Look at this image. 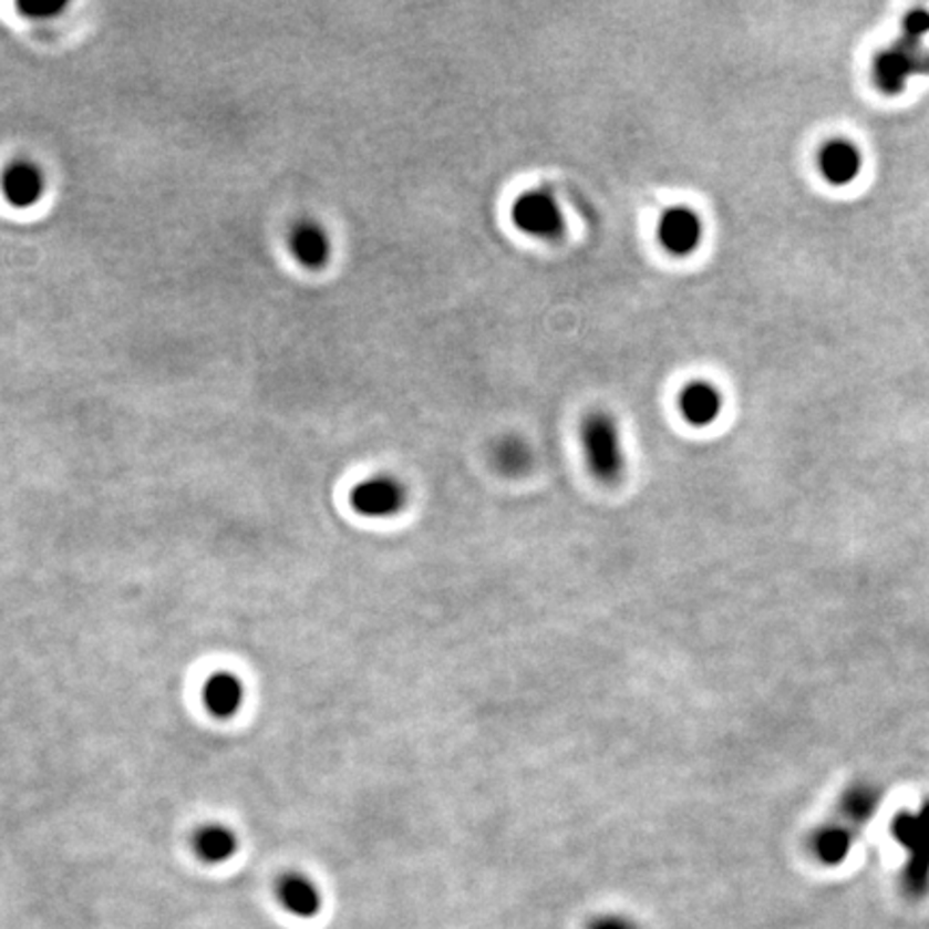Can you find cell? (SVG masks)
<instances>
[{"mask_svg": "<svg viewBox=\"0 0 929 929\" xmlns=\"http://www.w3.org/2000/svg\"><path fill=\"white\" fill-rule=\"evenodd\" d=\"M0 192L11 207L29 209L38 205L45 192L43 171L31 159H16L2 171Z\"/></svg>", "mask_w": 929, "mask_h": 929, "instance_id": "obj_8", "label": "cell"}, {"mask_svg": "<svg viewBox=\"0 0 929 929\" xmlns=\"http://www.w3.org/2000/svg\"><path fill=\"white\" fill-rule=\"evenodd\" d=\"M510 220L523 235L540 241H558L566 233V216L556 194L543 187L527 189L515 198Z\"/></svg>", "mask_w": 929, "mask_h": 929, "instance_id": "obj_3", "label": "cell"}, {"mask_svg": "<svg viewBox=\"0 0 929 929\" xmlns=\"http://www.w3.org/2000/svg\"><path fill=\"white\" fill-rule=\"evenodd\" d=\"M203 708L218 721L237 716L246 702L244 680L228 670L214 671L200 687Z\"/></svg>", "mask_w": 929, "mask_h": 929, "instance_id": "obj_7", "label": "cell"}, {"mask_svg": "<svg viewBox=\"0 0 929 929\" xmlns=\"http://www.w3.org/2000/svg\"><path fill=\"white\" fill-rule=\"evenodd\" d=\"M192 850L205 865H224L237 855L239 837L223 822H207L192 833Z\"/></svg>", "mask_w": 929, "mask_h": 929, "instance_id": "obj_14", "label": "cell"}, {"mask_svg": "<svg viewBox=\"0 0 929 929\" xmlns=\"http://www.w3.org/2000/svg\"><path fill=\"white\" fill-rule=\"evenodd\" d=\"M819 177L833 187H848L863 175V151L850 138H830L816 157Z\"/></svg>", "mask_w": 929, "mask_h": 929, "instance_id": "obj_6", "label": "cell"}, {"mask_svg": "<svg viewBox=\"0 0 929 929\" xmlns=\"http://www.w3.org/2000/svg\"><path fill=\"white\" fill-rule=\"evenodd\" d=\"M351 508L364 519H392L410 504V491L390 474H372L351 488Z\"/></svg>", "mask_w": 929, "mask_h": 929, "instance_id": "obj_4", "label": "cell"}, {"mask_svg": "<svg viewBox=\"0 0 929 929\" xmlns=\"http://www.w3.org/2000/svg\"><path fill=\"white\" fill-rule=\"evenodd\" d=\"M488 458L504 478H523L534 467V447L520 435H502L491 444Z\"/></svg>", "mask_w": 929, "mask_h": 929, "instance_id": "obj_15", "label": "cell"}, {"mask_svg": "<svg viewBox=\"0 0 929 929\" xmlns=\"http://www.w3.org/2000/svg\"><path fill=\"white\" fill-rule=\"evenodd\" d=\"M855 828L842 819L818 824L807 837V850L822 867H839L855 848Z\"/></svg>", "mask_w": 929, "mask_h": 929, "instance_id": "obj_10", "label": "cell"}, {"mask_svg": "<svg viewBox=\"0 0 929 929\" xmlns=\"http://www.w3.org/2000/svg\"><path fill=\"white\" fill-rule=\"evenodd\" d=\"M704 233L706 226L702 216L689 205H671L657 223V239L661 248L675 259L695 255L704 241Z\"/></svg>", "mask_w": 929, "mask_h": 929, "instance_id": "obj_5", "label": "cell"}, {"mask_svg": "<svg viewBox=\"0 0 929 929\" xmlns=\"http://www.w3.org/2000/svg\"><path fill=\"white\" fill-rule=\"evenodd\" d=\"M289 248L306 269H321L332 257V239L328 230L314 220H301L291 228Z\"/></svg>", "mask_w": 929, "mask_h": 929, "instance_id": "obj_12", "label": "cell"}, {"mask_svg": "<svg viewBox=\"0 0 929 929\" xmlns=\"http://www.w3.org/2000/svg\"><path fill=\"white\" fill-rule=\"evenodd\" d=\"M723 394L721 390L710 383L706 379L689 381L678 392V411L687 424L693 429H708L712 426L723 411Z\"/></svg>", "mask_w": 929, "mask_h": 929, "instance_id": "obj_9", "label": "cell"}, {"mask_svg": "<svg viewBox=\"0 0 929 929\" xmlns=\"http://www.w3.org/2000/svg\"><path fill=\"white\" fill-rule=\"evenodd\" d=\"M891 837L906 853L899 874V887L910 901L929 897V798L915 809H901L892 816Z\"/></svg>", "mask_w": 929, "mask_h": 929, "instance_id": "obj_2", "label": "cell"}, {"mask_svg": "<svg viewBox=\"0 0 929 929\" xmlns=\"http://www.w3.org/2000/svg\"><path fill=\"white\" fill-rule=\"evenodd\" d=\"M18 9L29 18L45 20V18H52L59 11H63L65 4L63 2H50V0H31V2H20Z\"/></svg>", "mask_w": 929, "mask_h": 929, "instance_id": "obj_16", "label": "cell"}, {"mask_svg": "<svg viewBox=\"0 0 929 929\" xmlns=\"http://www.w3.org/2000/svg\"><path fill=\"white\" fill-rule=\"evenodd\" d=\"M586 929H641V926L632 917H629V915L609 912V915H598V917H595Z\"/></svg>", "mask_w": 929, "mask_h": 929, "instance_id": "obj_17", "label": "cell"}, {"mask_svg": "<svg viewBox=\"0 0 929 929\" xmlns=\"http://www.w3.org/2000/svg\"><path fill=\"white\" fill-rule=\"evenodd\" d=\"M276 899L298 919H314L323 908V892L319 885L301 871H287L276 880Z\"/></svg>", "mask_w": 929, "mask_h": 929, "instance_id": "obj_11", "label": "cell"}, {"mask_svg": "<svg viewBox=\"0 0 929 929\" xmlns=\"http://www.w3.org/2000/svg\"><path fill=\"white\" fill-rule=\"evenodd\" d=\"M579 446L596 483L616 486L627 476V447L618 420L607 410H590L579 422Z\"/></svg>", "mask_w": 929, "mask_h": 929, "instance_id": "obj_1", "label": "cell"}, {"mask_svg": "<svg viewBox=\"0 0 929 929\" xmlns=\"http://www.w3.org/2000/svg\"><path fill=\"white\" fill-rule=\"evenodd\" d=\"M885 798V792L878 783L869 780L853 781L837 798L839 819L848 826L858 828L876 816Z\"/></svg>", "mask_w": 929, "mask_h": 929, "instance_id": "obj_13", "label": "cell"}]
</instances>
